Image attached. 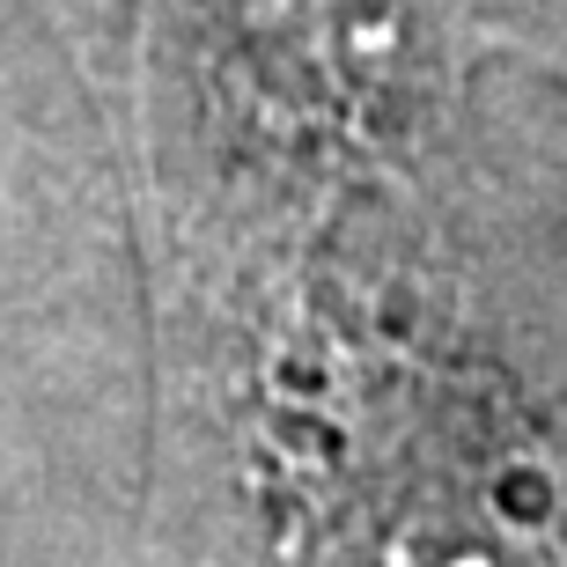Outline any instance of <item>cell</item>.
I'll use <instances>...</instances> for the list:
<instances>
[{"label": "cell", "mask_w": 567, "mask_h": 567, "mask_svg": "<svg viewBox=\"0 0 567 567\" xmlns=\"http://www.w3.org/2000/svg\"><path fill=\"white\" fill-rule=\"evenodd\" d=\"M405 567H502V553H494V538H486V530L442 524V530H427V538H413V546H405Z\"/></svg>", "instance_id": "obj_1"}]
</instances>
